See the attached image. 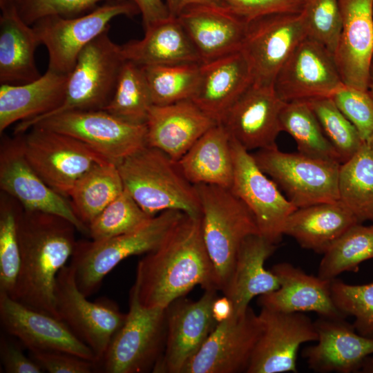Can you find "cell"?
<instances>
[{"mask_svg":"<svg viewBox=\"0 0 373 373\" xmlns=\"http://www.w3.org/2000/svg\"><path fill=\"white\" fill-rule=\"evenodd\" d=\"M326 137L341 160V164L353 157L362 147V140L354 126L343 114L332 97L307 100Z\"/></svg>","mask_w":373,"mask_h":373,"instance_id":"obj_41","label":"cell"},{"mask_svg":"<svg viewBox=\"0 0 373 373\" xmlns=\"http://www.w3.org/2000/svg\"><path fill=\"white\" fill-rule=\"evenodd\" d=\"M285 104L274 85L253 82L221 123L231 137L248 151L274 146L282 131L280 115Z\"/></svg>","mask_w":373,"mask_h":373,"instance_id":"obj_21","label":"cell"},{"mask_svg":"<svg viewBox=\"0 0 373 373\" xmlns=\"http://www.w3.org/2000/svg\"><path fill=\"white\" fill-rule=\"evenodd\" d=\"M367 91L373 97V57L371 61L367 79Z\"/></svg>","mask_w":373,"mask_h":373,"instance_id":"obj_54","label":"cell"},{"mask_svg":"<svg viewBox=\"0 0 373 373\" xmlns=\"http://www.w3.org/2000/svg\"><path fill=\"white\" fill-rule=\"evenodd\" d=\"M281 131L294 140L298 152L341 164L307 100L285 102L280 115Z\"/></svg>","mask_w":373,"mask_h":373,"instance_id":"obj_36","label":"cell"},{"mask_svg":"<svg viewBox=\"0 0 373 373\" xmlns=\"http://www.w3.org/2000/svg\"><path fill=\"white\" fill-rule=\"evenodd\" d=\"M169 15L178 17L186 8L195 5H223L220 0H164Z\"/></svg>","mask_w":373,"mask_h":373,"instance_id":"obj_51","label":"cell"},{"mask_svg":"<svg viewBox=\"0 0 373 373\" xmlns=\"http://www.w3.org/2000/svg\"><path fill=\"white\" fill-rule=\"evenodd\" d=\"M216 124L192 100L153 105L146 122L147 145L178 161Z\"/></svg>","mask_w":373,"mask_h":373,"instance_id":"obj_26","label":"cell"},{"mask_svg":"<svg viewBox=\"0 0 373 373\" xmlns=\"http://www.w3.org/2000/svg\"><path fill=\"white\" fill-rule=\"evenodd\" d=\"M201 64L141 66L153 105L191 100L197 89Z\"/></svg>","mask_w":373,"mask_h":373,"instance_id":"obj_39","label":"cell"},{"mask_svg":"<svg viewBox=\"0 0 373 373\" xmlns=\"http://www.w3.org/2000/svg\"><path fill=\"white\" fill-rule=\"evenodd\" d=\"M108 31L109 28L80 52L68 76L62 104L43 117L17 123L15 134L23 133L36 122L64 112L104 109L114 94L121 68L126 60L122 46L111 40Z\"/></svg>","mask_w":373,"mask_h":373,"instance_id":"obj_6","label":"cell"},{"mask_svg":"<svg viewBox=\"0 0 373 373\" xmlns=\"http://www.w3.org/2000/svg\"><path fill=\"white\" fill-rule=\"evenodd\" d=\"M0 188L23 209L62 217L73 223L79 232L88 236V227L77 216L70 200L51 189L27 160L21 134L1 137Z\"/></svg>","mask_w":373,"mask_h":373,"instance_id":"obj_13","label":"cell"},{"mask_svg":"<svg viewBox=\"0 0 373 373\" xmlns=\"http://www.w3.org/2000/svg\"><path fill=\"white\" fill-rule=\"evenodd\" d=\"M262 329L247 373L297 372V355L305 343L316 341L314 321L303 312H282L261 307Z\"/></svg>","mask_w":373,"mask_h":373,"instance_id":"obj_16","label":"cell"},{"mask_svg":"<svg viewBox=\"0 0 373 373\" xmlns=\"http://www.w3.org/2000/svg\"><path fill=\"white\" fill-rule=\"evenodd\" d=\"M144 29L142 39L122 46L126 60L140 66L202 64L178 17L169 16Z\"/></svg>","mask_w":373,"mask_h":373,"instance_id":"obj_31","label":"cell"},{"mask_svg":"<svg viewBox=\"0 0 373 373\" xmlns=\"http://www.w3.org/2000/svg\"><path fill=\"white\" fill-rule=\"evenodd\" d=\"M0 320L6 334L19 339L29 351H61L95 363L93 351L63 321L2 294Z\"/></svg>","mask_w":373,"mask_h":373,"instance_id":"obj_20","label":"cell"},{"mask_svg":"<svg viewBox=\"0 0 373 373\" xmlns=\"http://www.w3.org/2000/svg\"><path fill=\"white\" fill-rule=\"evenodd\" d=\"M253 83L249 64L240 50L200 64L192 101L217 123Z\"/></svg>","mask_w":373,"mask_h":373,"instance_id":"obj_27","label":"cell"},{"mask_svg":"<svg viewBox=\"0 0 373 373\" xmlns=\"http://www.w3.org/2000/svg\"><path fill=\"white\" fill-rule=\"evenodd\" d=\"M211 309L213 316L218 323L229 318L233 313L232 303L226 296H217L213 302Z\"/></svg>","mask_w":373,"mask_h":373,"instance_id":"obj_52","label":"cell"},{"mask_svg":"<svg viewBox=\"0 0 373 373\" xmlns=\"http://www.w3.org/2000/svg\"><path fill=\"white\" fill-rule=\"evenodd\" d=\"M202 63L240 50L247 23L224 5H195L178 17Z\"/></svg>","mask_w":373,"mask_h":373,"instance_id":"obj_24","label":"cell"},{"mask_svg":"<svg viewBox=\"0 0 373 373\" xmlns=\"http://www.w3.org/2000/svg\"><path fill=\"white\" fill-rule=\"evenodd\" d=\"M0 84H24L41 77L35 59L40 41L21 18L16 1L0 3Z\"/></svg>","mask_w":373,"mask_h":373,"instance_id":"obj_29","label":"cell"},{"mask_svg":"<svg viewBox=\"0 0 373 373\" xmlns=\"http://www.w3.org/2000/svg\"><path fill=\"white\" fill-rule=\"evenodd\" d=\"M139 12L137 6L129 1L111 0L88 13L71 18L48 16L32 26L40 44L48 50V69L69 75L80 52L109 28L112 19L121 15L132 17Z\"/></svg>","mask_w":373,"mask_h":373,"instance_id":"obj_10","label":"cell"},{"mask_svg":"<svg viewBox=\"0 0 373 373\" xmlns=\"http://www.w3.org/2000/svg\"><path fill=\"white\" fill-rule=\"evenodd\" d=\"M184 213L164 211L131 231L100 241H77L70 265L82 293L86 297L94 294L123 260L155 249Z\"/></svg>","mask_w":373,"mask_h":373,"instance_id":"obj_5","label":"cell"},{"mask_svg":"<svg viewBox=\"0 0 373 373\" xmlns=\"http://www.w3.org/2000/svg\"><path fill=\"white\" fill-rule=\"evenodd\" d=\"M372 19H373V2H372Z\"/></svg>","mask_w":373,"mask_h":373,"instance_id":"obj_57","label":"cell"},{"mask_svg":"<svg viewBox=\"0 0 373 373\" xmlns=\"http://www.w3.org/2000/svg\"><path fill=\"white\" fill-rule=\"evenodd\" d=\"M124 190L117 166L106 162L82 175L69 198L77 216L88 227Z\"/></svg>","mask_w":373,"mask_h":373,"instance_id":"obj_34","label":"cell"},{"mask_svg":"<svg viewBox=\"0 0 373 373\" xmlns=\"http://www.w3.org/2000/svg\"><path fill=\"white\" fill-rule=\"evenodd\" d=\"M0 359L7 373H41L44 370L30 356H26L21 347L6 334H1Z\"/></svg>","mask_w":373,"mask_h":373,"instance_id":"obj_49","label":"cell"},{"mask_svg":"<svg viewBox=\"0 0 373 373\" xmlns=\"http://www.w3.org/2000/svg\"><path fill=\"white\" fill-rule=\"evenodd\" d=\"M360 223L340 200L297 208L288 218L284 235L304 249L323 254L343 233Z\"/></svg>","mask_w":373,"mask_h":373,"instance_id":"obj_32","label":"cell"},{"mask_svg":"<svg viewBox=\"0 0 373 373\" xmlns=\"http://www.w3.org/2000/svg\"><path fill=\"white\" fill-rule=\"evenodd\" d=\"M280 287L259 296L261 307L282 312L316 313L329 318H345L335 306L331 295V280L306 274L289 262L274 265L271 269Z\"/></svg>","mask_w":373,"mask_h":373,"instance_id":"obj_25","label":"cell"},{"mask_svg":"<svg viewBox=\"0 0 373 373\" xmlns=\"http://www.w3.org/2000/svg\"><path fill=\"white\" fill-rule=\"evenodd\" d=\"M231 147L234 174L230 189L252 213L260 234L277 244L287 220L297 207L259 168L249 151L232 138Z\"/></svg>","mask_w":373,"mask_h":373,"instance_id":"obj_14","label":"cell"},{"mask_svg":"<svg viewBox=\"0 0 373 373\" xmlns=\"http://www.w3.org/2000/svg\"><path fill=\"white\" fill-rule=\"evenodd\" d=\"M142 68L125 60L120 70L114 94L104 108L117 118L134 124H146L153 106Z\"/></svg>","mask_w":373,"mask_h":373,"instance_id":"obj_38","label":"cell"},{"mask_svg":"<svg viewBox=\"0 0 373 373\" xmlns=\"http://www.w3.org/2000/svg\"><path fill=\"white\" fill-rule=\"evenodd\" d=\"M133 3L142 15L144 28L170 15L164 0H126Z\"/></svg>","mask_w":373,"mask_h":373,"instance_id":"obj_50","label":"cell"},{"mask_svg":"<svg viewBox=\"0 0 373 373\" xmlns=\"http://www.w3.org/2000/svg\"><path fill=\"white\" fill-rule=\"evenodd\" d=\"M200 209L205 247L213 265L217 288L222 292L231 279L244 240L260 233L255 218L229 188L194 184Z\"/></svg>","mask_w":373,"mask_h":373,"instance_id":"obj_4","label":"cell"},{"mask_svg":"<svg viewBox=\"0 0 373 373\" xmlns=\"http://www.w3.org/2000/svg\"><path fill=\"white\" fill-rule=\"evenodd\" d=\"M152 217L124 189L88 224V236L92 240H104L135 230Z\"/></svg>","mask_w":373,"mask_h":373,"instance_id":"obj_42","label":"cell"},{"mask_svg":"<svg viewBox=\"0 0 373 373\" xmlns=\"http://www.w3.org/2000/svg\"><path fill=\"white\" fill-rule=\"evenodd\" d=\"M342 27L333 55L345 85L367 90L373 57V0H338Z\"/></svg>","mask_w":373,"mask_h":373,"instance_id":"obj_22","label":"cell"},{"mask_svg":"<svg viewBox=\"0 0 373 373\" xmlns=\"http://www.w3.org/2000/svg\"><path fill=\"white\" fill-rule=\"evenodd\" d=\"M217 289L204 290L197 301L180 298L166 307L164 352L154 373H181L198 352L218 322L212 314Z\"/></svg>","mask_w":373,"mask_h":373,"instance_id":"obj_18","label":"cell"},{"mask_svg":"<svg viewBox=\"0 0 373 373\" xmlns=\"http://www.w3.org/2000/svg\"><path fill=\"white\" fill-rule=\"evenodd\" d=\"M276 249L274 244L260 233L247 237L238 252L233 273L223 291L232 303L233 316H240L250 301L280 287L276 275L265 268V262Z\"/></svg>","mask_w":373,"mask_h":373,"instance_id":"obj_28","label":"cell"},{"mask_svg":"<svg viewBox=\"0 0 373 373\" xmlns=\"http://www.w3.org/2000/svg\"><path fill=\"white\" fill-rule=\"evenodd\" d=\"M331 295L341 313L354 318L356 331L373 338V282L354 285L336 278L331 280Z\"/></svg>","mask_w":373,"mask_h":373,"instance_id":"obj_43","label":"cell"},{"mask_svg":"<svg viewBox=\"0 0 373 373\" xmlns=\"http://www.w3.org/2000/svg\"><path fill=\"white\" fill-rule=\"evenodd\" d=\"M373 145V136H372L369 140H368Z\"/></svg>","mask_w":373,"mask_h":373,"instance_id":"obj_56","label":"cell"},{"mask_svg":"<svg viewBox=\"0 0 373 373\" xmlns=\"http://www.w3.org/2000/svg\"><path fill=\"white\" fill-rule=\"evenodd\" d=\"M252 155L259 168L297 208L339 200L341 164L299 152H283L277 145L259 149Z\"/></svg>","mask_w":373,"mask_h":373,"instance_id":"obj_8","label":"cell"},{"mask_svg":"<svg viewBox=\"0 0 373 373\" xmlns=\"http://www.w3.org/2000/svg\"><path fill=\"white\" fill-rule=\"evenodd\" d=\"M338 184L339 200L358 221L373 222V145L369 140L340 165Z\"/></svg>","mask_w":373,"mask_h":373,"instance_id":"obj_35","label":"cell"},{"mask_svg":"<svg viewBox=\"0 0 373 373\" xmlns=\"http://www.w3.org/2000/svg\"><path fill=\"white\" fill-rule=\"evenodd\" d=\"M314 325L317 343L302 352L314 372H355L360 370L364 359L373 354V338L359 334L345 318L319 316Z\"/></svg>","mask_w":373,"mask_h":373,"instance_id":"obj_23","label":"cell"},{"mask_svg":"<svg viewBox=\"0 0 373 373\" xmlns=\"http://www.w3.org/2000/svg\"><path fill=\"white\" fill-rule=\"evenodd\" d=\"M359 372L363 373H373V355H370L364 359Z\"/></svg>","mask_w":373,"mask_h":373,"instance_id":"obj_53","label":"cell"},{"mask_svg":"<svg viewBox=\"0 0 373 373\" xmlns=\"http://www.w3.org/2000/svg\"><path fill=\"white\" fill-rule=\"evenodd\" d=\"M344 85L333 55L305 37L279 70L274 89L285 102L332 96Z\"/></svg>","mask_w":373,"mask_h":373,"instance_id":"obj_19","label":"cell"},{"mask_svg":"<svg viewBox=\"0 0 373 373\" xmlns=\"http://www.w3.org/2000/svg\"><path fill=\"white\" fill-rule=\"evenodd\" d=\"M21 205L1 191L0 195V294L13 297L21 263L18 217Z\"/></svg>","mask_w":373,"mask_h":373,"instance_id":"obj_40","label":"cell"},{"mask_svg":"<svg viewBox=\"0 0 373 373\" xmlns=\"http://www.w3.org/2000/svg\"><path fill=\"white\" fill-rule=\"evenodd\" d=\"M193 184L231 188L234 174L231 138L222 123L205 132L178 161Z\"/></svg>","mask_w":373,"mask_h":373,"instance_id":"obj_33","label":"cell"},{"mask_svg":"<svg viewBox=\"0 0 373 373\" xmlns=\"http://www.w3.org/2000/svg\"><path fill=\"white\" fill-rule=\"evenodd\" d=\"M102 1L104 0H17L16 4L21 18L31 26L48 16L71 18L84 15Z\"/></svg>","mask_w":373,"mask_h":373,"instance_id":"obj_46","label":"cell"},{"mask_svg":"<svg viewBox=\"0 0 373 373\" xmlns=\"http://www.w3.org/2000/svg\"><path fill=\"white\" fill-rule=\"evenodd\" d=\"M247 22L276 13H300L305 0H220Z\"/></svg>","mask_w":373,"mask_h":373,"instance_id":"obj_47","label":"cell"},{"mask_svg":"<svg viewBox=\"0 0 373 373\" xmlns=\"http://www.w3.org/2000/svg\"><path fill=\"white\" fill-rule=\"evenodd\" d=\"M134 285L144 305L163 308L196 285L218 290L201 216L184 213L160 245L138 262Z\"/></svg>","mask_w":373,"mask_h":373,"instance_id":"obj_1","label":"cell"},{"mask_svg":"<svg viewBox=\"0 0 373 373\" xmlns=\"http://www.w3.org/2000/svg\"><path fill=\"white\" fill-rule=\"evenodd\" d=\"M30 356L49 373H91L97 370L94 361L61 351H30Z\"/></svg>","mask_w":373,"mask_h":373,"instance_id":"obj_48","label":"cell"},{"mask_svg":"<svg viewBox=\"0 0 373 373\" xmlns=\"http://www.w3.org/2000/svg\"><path fill=\"white\" fill-rule=\"evenodd\" d=\"M76 231L62 217L21 208L18 217L21 263L12 298L59 319L56 279L73 255Z\"/></svg>","mask_w":373,"mask_h":373,"instance_id":"obj_2","label":"cell"},{"mask_svg":"<svg viewBox=\"0 0 373 373\" xmlns=\"http://www.w3.org/2000/svg\"><path fill=\"white\" fill-rule=\"evenodd\" d=\"M332 98L364 142L373 136V97L367 90L344 84Z\"/></svg>","mask_w":373,"mask_h":373,"instance_id":"obj_45","label":"cell"},{"mask_svg":"<svg viewBox=\"0 0 373 373\" xmlns=\"http://www.w3.org/2000/svg\"><path fill=\"white\" fill-rule=\"evenodd\" d=\"M17 1V0H0V3H2L6 2V1Z\"/></svg>","mask_w":373,"mask_h":373,"instance_id":"obj_55","label":"cell"},{"mask_svg":"<svg viewBox=\"0 0 373 373\" xmlns=\"http://www.w3.org/2000/svg\"><path fill=\"white\" fill-rule=\"evenodd\" d=\"M373 258V224L357 223L323 253L318 276L328 280L345 271L356 272L361 262Z\"/></svg>","mask_w":373,"mask_h":373,"instance_id":"obj_37","label":"cell"},{"mask_svg":"<svg viewBox=\"0 0 373 373\" xmlns=\"http://www.w3.org/2000/svg\"><path fill=\"white\" fill-rule=\"evenodd\" d=\"M124 189L149 216L178 210L200 216L195 185L183 174L178 161L146 145L117 165Z\"/></svg>","mask_w":373,"mask_h":373,"instance_id":"obj_3","label":"cell"},{"mask_svg":"<svg viewBox=\"0 0 373 373\" xmlns=\"http://www.w3.org/2000/svg\"><path fill=\"white\" fill-rule=\"evenodd\" d=\"M262 325L250 307L218 323L181 373L246 372Z\"/></svg>","mask_w":373,"mask_h":373,"instance_id":"obj_17","label":"cell"},{"mask_svg":"<svg viewBox=\"0 0 373 373\" xmlns=\"http://www.w3.org/2000/svg\"><path fill=\"white\" fill-rule=\"evenodd\" d=\"M166 308L146 307L133 285L126 319L113 337L97 370L106 373L153 372L164 352Z\"/></svg>","mask_w":373,"mask_h":373,"instance_id":"obj_7","label":"cell"},{"mask_svg":"<svg viewBox=\"0 0 373 373\" xmlns=\"http://www.w3.org/2000/svg\"><path fill=\"white\" fill-rule=\"evenodd\" d=\"M55 307L60 320L94 353L98 363L126 314L108 299L91 302L79 290L71 266L59 271L55 288Z\"/></svg>","mask_w":373,"mask_h":373,"instance_id":"obj_11","label":"cell"},{"mask_svg":"<svg viewBox=\"0 0 373 373\" xmlns=\"http://www.w3.org/2000/svg\"><path fill=\"white\" fill-rule=\"evenodd\" d=\"M307 37L300 13H276L247 23L240 51L251 68L253 82L274 85L280 68Z\"/></svg>","mask_w":373,"mask_h":373,"instance_id":"obj_15","label":"cell"},{"mask_svg":"<svg viewBox=\"0 0 373 373\" xmlns=\"http://www.w3.org/2000/svg\"><path fill=\"white\" fill-rule=\"evenodd\" d=\"M21 135L31 166L51 189L67 198L82 175L109 162L88 144L64 133L32 126Z\"/></svg>","mask_w":373,"mask_h":373,"instance_id":"obj_9","label":"cell"},{"mask_svg":"<svg viewBox=\"0 0 373 373\" xmlns=\"http://www.w3.org/2000/svg\"><path fill=\"white\" fill-rule=\"evenodd\" d=\"M68 76L47 69L24 84H1V135L14 123L37 119L57 108L65 97Z\"/></svg>","mask_w":373,"mask_h":373,"instance_id":"obj_30","label":"cell"},{"mask_svg":"<svg viewBox=\"0 0 373 373\" xmlns=\"http://www.w3.org/2000/svg\"><path fill=\"white\" fill-rule=\"evenodd\" d=\"M300 13L307 37L318 41L334 55L342 27L338 0H305Z\"/></svg>","mask_w":373,"mask_h":373,"instance_id":"obj_44","label":"cell"},{"mask_svg":"<svg viewBox=\"0 0 373 373\" xmlns=\"http://www.w3.org/2000/svg\"><path fill=\"white\" fill-rule=\"evenodd\" d=\"M32 126L72 136L116 165L147 145L146 124L126 122L104 110L64 112L43 119Z\"/></svg>","mask_w":373,"mask_h":373,"instance_id":"obj_12","label":"cell"}]
</instances>
